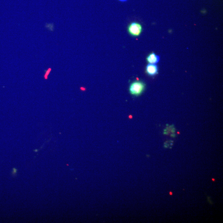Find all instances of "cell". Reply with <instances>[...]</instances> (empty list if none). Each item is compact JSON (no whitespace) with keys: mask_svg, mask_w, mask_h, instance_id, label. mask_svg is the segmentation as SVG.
<instances>
[{"mask_svg":"<svg viewBox=\"0 0 223 223\" xmlns=\"http://www.w3.org/2000/svg\"><path fill=\"white\" fill-rule=\"evenodd\" d=\"M145 88V84L143 81H133L130 85L129 91L132 95L139 96L143 93Z\"/></svg>","mask_w":223,"mask_h":223,"instance_id":"1","label":"cell"},{"mask_svg":"<svg viewBox=\"0 0 223 223\" xmlns=\"http://www.w3.org/2000/svg\"><path fill=\"white\" fill-rule=\"evenodd\" d=\"M128 31L131 36H138L142 32V26L139 23L133 22L128 26Z\"/></svg>","mask_w":223,"mask_h":223,"instance_id":"2","label":"cell"},{"mask_svg":"<svg viewBox=\"0 0 223 223\" xmlns=\"http://www.w3.org/2000/svg\"><path fill=\"white\" fill-rule=\"evenodd\" d=\"M145 71L146 73L150 76L156 75L158 73V67L156 64H148L146 66Z\"/></svg>","mask_w":223,"mask_h":223,"instance_id":"3","label":"cell"},{"mask_svg":"<svg viewBox=\"0 0 223 223\" xmlns=\"http://www.w3.org/2000/svg\"><path fill=\"white\" fill-rule=\"evenodd\" d=\"M146 60L149 63L156 64L159 62L160 57L154 53H151L147 56Z\"/></svg>","mask_w":223,"mask_h":223,"instance_id":"4","label":"cell"},{"mask_svg":"<svg viewBox=\"0 0 223 223\" xmlns=\"http://www.w3.org/2000/svg\"><path fill=\"white\" fill-rule=\"evenodd\" d=\"M45 27L48 30L51 32H53L54 29V25L53 23H50V24L46 23V25H45Z\"/></svg>","mask_w":223,"mask_h":223,"instance_id":"5","label":"cell"},{"mask_svg":"<svg viewBox=\"0 0 223 223\" xmlns=\"http://www.w3.org/2000/svg\"><path fill=\"white\" fill-rule=\"evenodd\" d=\"M52 69L51 68H49L47 70L45 71V74L44 75V78L45 79H48V76L49 75V74L51 72Z\"/></svg>","mask_w":223,"mask_h":223,"instance_id":"6","label":"cell"},{"mask_svg":"<svg viewBox=\"0 0 223 223\" xmlns=\"http://www.w3.org/2000/svg\"><path fill=\"white\" fill-rule=\"evenodd\" d=\"M17 172V170L16 168L13 169V172H12V174H13V176H16Z\"/></svg>","mask_w":223,"mask_h":223,"instance_id":"7","label":"cell"},{"mask_svg":"<svg viewBox=\"0 0 223 223\" xmlns=\"http://www.w3.org/2000/svg\"><path fill=\"white\" fill-rule=\"evenodd\" d=\"M207 200H208V201L209 203L210 204H212V205L213 204V202L211 200L210 197H209V196H207Z\"/></svg>","mask_w":223,"mask_h":223,"instance_id":"8","label":"cell"},{"mask_svg":"<svg viewBox=\"0 0 223 223\" xmlns=\"http://www.w3.org/2000/svg\"><path fill=\"white\" fill-rule=\"evenodd\" d=\"M119 1H120V2H126V1H127V0H119Z\"/></svg>","mask_w":223,"mask_h":223,"instance_id":"9","label":"cell"}]
</instances>
